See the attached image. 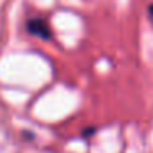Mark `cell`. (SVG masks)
Segmentation results:
<instances>
[{
  "instance_id": "cell-1",
  "label": "cell",
  "mask_w": 153,
  "mask_h": 153,
  "mask_svg": "<svg viewBox=\"0 0 153 153\" xmlns=\"http://www.w3.org/2000/svg\"><path fill=\"white\" fill-rule=\"evenodd\" d=\"M28 31L35 36H40L43 40H48L51 36V30L45 20H30L28 22Z\"/></svg>"
},
{
  "instance_id": "cell-2",
  "label": "cell",
  "mask_w": 153,
  "mask_h": 153,
  "mask_svg": "<svg viewBox=\"0 0 153 153\" xmlns=\"http://www.w3.org/2000/svg\"><path fill=\"white\" fill-rule=\"evenodd\" d=\"M148 15H150V18L153 20V4L148 5Z\"/></svg>"
}]
</instances>
